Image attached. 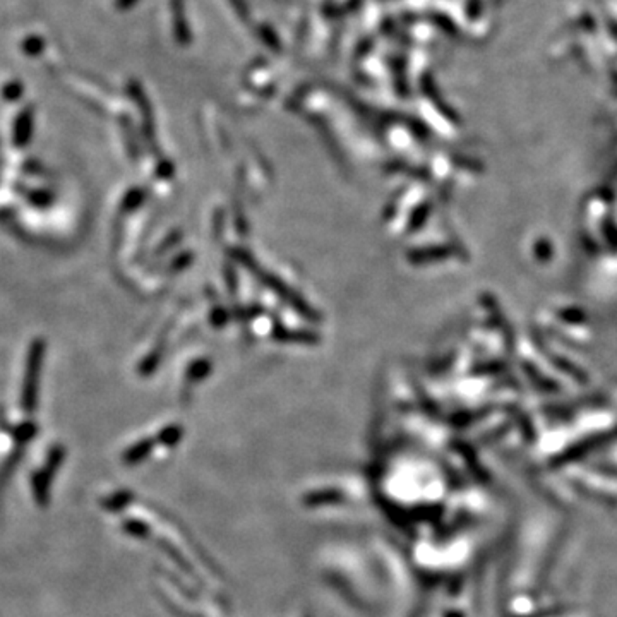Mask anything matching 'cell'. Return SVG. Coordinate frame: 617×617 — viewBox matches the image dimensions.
<instances>
[{"label":"cell","instance_id":"1","mask_svg":"<svg viewBox=\"0 0 617 617\" xmlns=\"http://www.w3.org/2000/svg\"><path fill=\"white\" fill-rule=\"evenodd\" d=\"M45 350H47L45 341L40 340V338L33 341L31 347H29L21 391V405L26 413H33L35 412L36 405H38L40 376H42L43 360H45Z\"/></svg>","mask_w":617,"mask_h":617},{"label":"cell","instance_id":"2","mask_svg":"<svg viewBox=\"0 0 617 617\" xmlns=\"http://www.w3.org/2000/svg\"><path fill=\"white\" fill-rule=\"evenodd\" d=\"M31 134H33V111L31 110H25L18 118H16V124H14V144L18 148H23V146L28 144L31 141Z\"/></svg>","mask_w":617,"mask_h":617},{"label":"cell","instance_id":"3","mask_svg":"<svg viewBox=\"0 0 617 617\" xmlns=\"http://www.w3.org/2000/svg\"><path fill=\"white\" fill-rule=\"evenodd\" d=\"M53 477L50 473H47L45 470H40L33 475L31 480V487H33V494H35V499L40 506H45L49 503V496H50V484H52Z\"/></svg>","mask_w":617,"mask_h":617},{"label":"cell","instance_id":"4","mask_svg":"<svg viewBox=\"0 0 617 617\" xmlns=\"http://www.w3.org/2000/svg\"><path fill=\"white\" fill-rule=\"evenodd\" d=\"M64 456H66V451H64V447L62 446H53L52 449H50L49 456H47L45 469H43V470H45L47 473H50V475L53 477L57 473V470H59V467L62 465Z\"/></svg>","mask_w":617,"mask_h":617},{"label":"cell","instance_id":"5","mask_svg":"<svg viewBox=\"0 0 617 617\" xmlns=\"http://www.w3.org/2000/svg\"><path fill=\"white\" fill-rule=\"evenodd\" d=\"M35 432L36 427L33 425V423H23V425L18 427V430H16V437L21 441H29L35 436Z\"/></svg>","mask_w":617,"mask_h":617},{"label":"cell","instance_id":"6","mask_svg":"<svg viewBox=\"0 0 617 617\" xmlns=\"http://www.w3.org/2000/svg\"><path fill=\"white\" fill-rule=\"evenodd\" d=\"M125 503H127V497H125V496H117V497H111V499L105 501L103 506H105V510L117 511V510H122V504H124V506H125Z\"/></svg>","mask_w":617,"mask_h":617},{"label":"cell","instance_id":"7","mask_svg":"<svg viewBox=\"0 0 617 617\" xmlns=\"http://www.w3.org/2000/svg\"><path fill=\"white\" fill-rule=\"evenodd\" d=\"M124 528L129 531V534L134 535V537H142V534L146 531L144 525L139 523V521H134V520H131L129 523H125Z\"/></svg>","mask_w":617,"mask_h":617},{"label":"cell","instance_id":"8","mask_svg":"<svg viewBox=\"0 0 617 617\" xmlns=\"http://www.w3.org/2000/svg\"><path fill=\"white\" fill-rule=\"evenodd\" d=\"M4 94H5V98H8V100H18L19 94H21V84H18V83L11 84V86L5 88Z\"/></svg>","mask_w":617,"mask_h":617}]
</instances>
